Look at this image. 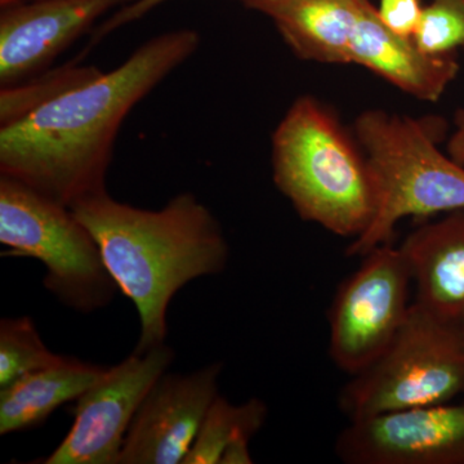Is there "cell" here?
Listing matches in <instances>:
<instances>
[{"mask_svg": "<svg viewBox=\"0 0 464 464\" xmlns=\"http://www.w3.org/2000/svg\"><path fill=\"white\" fill-rule=\"evenodd\" d=\"M200 43L194 29L159 34L111 72L0 125V176L69 208L106 191L125 118L199 50Z\"/></svg>", "mask_w": 464, "mask_h": 464, "instance_id": "6da1fadb", "label": "cell"}, {"mask_svg": "<svg viewBox=\"0 0 464 464\" xmlns=\"http://www.w3.org/2000/svg\"><path fill=\"white\" fill-rule=\"evenodd\" d=\"M0 243L3 257L38 259L43 285L69 308L92 314L109 306L118 284L91 231L72 208L0 176Z\"/></svg>", "mask_w": 464, "mask_h": 464, "instance_id": "5b68a950", "label": "cell"}, {"mask_svg": "<svg viewBox=\"0 0 464 464\" xmlns=\"http://www.w3.org/2000/svg\"><path fill=\"white\" fill-rule=\"evenodd\" d=\"M334 450L347 464H464V404L418 406L350 420Z\"/></svg>", "mask_w": 464, "mask_h": 464, "instance_id": "9c48e42d", "label": "cell"}, {"mask_svg": "<svg viewBox=\"0 0 464 464\" xmlns=\"http://www.w3.org/2000/svg\"><path fill=\"white\" fill-rule=\"evenodd\" d=\"M174 360L166 343L128 356L106 369L76 400L74 423L43 464H118L128 429L140 405Z\"/></svg>", "mask_w": 464, "mask_h": 464, "instance_id": "ba28073f", "label": "cell"}, {"mask_svg": "<svg viewBox=\"0 0 464 464\" xmlns=\"http://www.w3.org/2000/svg\"><path fill=\"white\" fill-rule=\"evenodd\" d=\"M464 393V337L460 326L442 322L411 304L408 319L387 350L340 395L348 420L450 402Z\"/></svg>", "mask_w": 464, "mask_h": 464, "instance_id": "8992f818", "label": "cell"}, {"mask_svg": "<svg viewBox=\"0 0 464 464\" xmlns=\"http://www.w3.org/2000/svg\"><path fill=\"white\" fill-rule=\"evenodd\" d=\"M420 0H380L377 12L382 23L393 33L411 38L420 23Z\"/></svg>", "mask_w": 464, "mask_h": 464, "instance_id": "ffe728a7", "label": "cell"}, {"mask_svg": "<svg viewBox=\"0 0 464 464\" xmlns=\"http://www.w3.org/2000/svg\"><path fill=\"white\" fill-rule=\"evenodd\" d=\"M418 306L442 322L464 323V209L418 227L400 246Z\"/></svg>", "mask_w": 464, "mask_h": 464, "instance_id": "4fadbf2b", "label": "cell"}, {"mask_svg": "<svg viewBox=\"0 0 464 464\" xmlns=\"http://www.w3.org/2000/svg\"><path fill=\"white\" fill-rule=\"evenodd\" d=\"M43 342L29 316L5 317L0 322V389L27 373L63 360Z\"/></svg>", "mask_w": 464, "mask_h": 464, "instance_id": "ac0fdd59", "label": "cell"}, {"mask_svg": "<svg viewBox=\"0 0 464 464\" xmlns=\"http://www.w3.org/2000/svg\"><path fill=\"white\" fill-rule=\"evenodd\" d=\"M271 142L274 183L304 221L351 239L368 228L375 209L371 168L332 110L298 97Z\"/></svg>", "mask_w": 464, "mask_h": 464, "instance_id": "3957f363", "label": "cell"}, {"mask_svg": "<svg viewBox=\"0 0 464 464\" xmlns=\"http://www.w3.org/2000/svg\"><path fill=\"white\" fill-rule=\"evenodd\" d=\"M447 152L453 160L464 166V111L457 118V130L449 139Z\"/></svg>", "mask_w": 464, "mask_h": 464, "instance_id": "7402d4cb", "label": "cell"}, {"mask_svg": "<svg viewBox=\"0 0 464 464\" xmlns=\"http://www.w3.org/2000/svg\"><path fill=\"white\" fill-rule=\"evenodd\" d=\"M33 2V0H0V7H11V5H20V3Z\"/></svg>", "mask_w": 464, "mask_h": 464, "instance_id": "603a6c76", "label": "cell"}, {"mask_svg": "<svg viewBox=\"0 0 464 464\" xmlns=\"http://www.w3.org/2000/svg\"><path fill=\"white\" fill-rule=\"evenodd\" d=\"M136 0H33L2 8L0 87L47 72L72 43L109 12Z\"/></svg>", "mask_w": 464, "mask_h": 464, "instance_id": "8fae6325", "label": "cell"}, {"mask_svg": "<svg viewBox=\"0 0 464 464\" xmlns=\"http://www.w3.org/2000/svg\"><path fill=\"white\" fill-rule=\"evenodd\" d=\"M441 118H411L372 109L353 123L373 177L375 209L368 228L348 246L347 256L366 255L391 243L405 217H430L464 209V166L438 148Z\"/></svg>", "mask_w": 464, "mask_h": 464, "instance_id": "277c9868", "label": "cell"}, {"mask_svg": "<svg viewBox=\"0 0 464 464\" xmlns=\"http://www.w3.org/2000/svg\"><path fill=\"white\" fill-rule=\"evenodd\" d=\"M329 310V355L344 373H362L395 340L409 316L411 271L400 246L382 244L362 256Z\"/></svg>", "mask_w": 464, "mask_h": 464, "instance_id": "52a82bcc", "label": "cell"}, {"mask_svg": "<svg viewBox=\"0 0 464 464\" xmlns=\"http://www.w3.org/2000/svg\"><path fill=\"white\" fill-rule=\"evenodd\" d=\"M101 72L100 67L79 65L76 60L56 69H48L23 83L3 87L0 91V125L14 123L48 101L92 81Z\"/></svg>", "mask_w": 464, "mask_h": 464, "instance_id": "e0dca14e", "label": "cell"}, {"mask_svg": "<svg viewBox=\"0 0 464 464\" xmlns=\"http://www.w3.org/2000/svg\"><path fill=\"white\" fill-rule=\"evenodd\" d=\"M460 329H462V334H463V337H464V323L462 324V325H460Z\"/></svg>", "mask_w": 464, "mask_h": 464, "instance_id": "cb8c5ba5", "label": "cell"}, {"mask_svg": "<svg viewBox=\"0 0 464 464\" xmlns=\"http://www.w3.org/2000/svg\"><path fill=\"white\" fill-rule=\"evenodd\" d=\"M72 210L99 244L119 290L137 308L134 353L166 342L168 307L179 289L227 266L230 249L221 225L192 192L150 210L121 203L106 190L76 201Z\"/></svg>", "mask_w": 464, "mask_h": 464, "instance_id": "7a4b0ae2", "label": "cell"}, {"mask_svg": "<svg viewBox=\"0 0 464 464\" xmlns=\"http://www.w3.org/2000/svg\"><path fill=\"white\" fill-rule=\"evenodd\" d=\"M166 2H168V0H136V2L130 3V5L116 9L114 14H112L108 20L103 21L100 26H97L96 29L93 30L88 47H94V45L99 44L103 38L114 33L115 30L121 29V27L125 25H130V24L134 23V21L145 17L152 9L164 5ZM239 2H243V0H239Z\"/></svg>", "mask_w": 464, "mask_h": 464, "instance_id": "44dd1931", "label": "cell"}, {"mask_svg": "<svg viewBox=\"0 0 464 464\" xmlns=\"http://www.w3.org/2000/svg\"><path fill=\"white\" fill-rule=\"evenodd\" d=\"M266 418L267 406L262 400L234 405L217 395L183 464H252L249 441Z\"/></svg>", "mask_w": 464, "mask_h": 464, "instance_id": "2e32d148", "label": "cell"}, {"mask_svg": "<svg viewBox=\"0 0 464 464\" xmlns=\"http://www.w3.org/2000/svg\"><path fill=\"white\" fill-rule=\"evenodd\" d=\"M411 38L433 56L464 51V0H432L423 7Z\"/></svg>", "mask_w": 464, "mask_h": 464, "instance_id": "d6986e66", "label": "cell"}, {"mask_svg": "<svg viewBox=\"0 0 464 464\" xmlns=\"http://www.w3.org/2000/svg\"><path fill=\"white\" fill-rule=\"evenodd\" d=\"M371 0H243L273 21L295 56L329 65H348L357 21Z\"/></svg>", "mask_w": 464, "mask_h": 464, "instance_id": "5bb4252c", "label": "cell"}, {"mask_svg": "<svg viewBox=\"0 0 464 464\" xmlns=\"http://www.w3.org/2000/svg\"><path fill=\"white\" fill-rule=\"evenodd\" d=\"M103 366L65 356L0 389V435L27 431L44 423L66 402L76 401L102 377Z\"/></svg>", "mask_w": 464, "mask_h": 464, "instance_id": "9a60e30c", "label": "cell"}, {"mask_svg": "<svg viewBox=\"0 0 464 464\" xmlns=\"http://www.w3.org/2000/svg\"><path fill=\"white\" fill-rule=\"evenodd\" d=\"M355 63L386 79L409 96L427 102L441 99L459 72L456 53L433 56L382 23L377 7L369 2L357 21L348 65Z\"/></svg>", "mask_w": 464, "mask_h": 464, "instance_id": "7c38bea8", "label": "cell"}, {"mask_svg": "<svg viewBox=\"0 0 464 464\" xmlns=\"http://www.w3.org/2000/svg\"><path fill=\"white\" fill-rule=\"evenodd\" d=\"M224 365L167 372L150 389L125 435L118 464H183L218 395Z\"/></svg>", "mask_w": 464, "mask_h": 464, "instance_id": "30bf717a", "label": "cell"}]
</instances>
